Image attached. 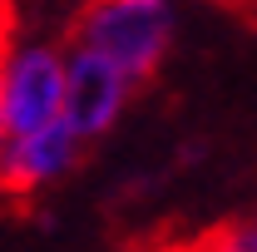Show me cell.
I'll return each instance as SVG.
<instances>
[{"mask_svg": "<svg viewBox=\"0 0 257 252\" xmlns=\"http://www.w3.org/2000/svg\"><path fill=\"white\" fill-rule=\"evenodd\" d=\"M64 84L69 69L55 50L35 45L5 64V139H30L64 119Z\"/></svg>", "mask_w": 257, "mask_h": 252, "instance_id": "cell-2", "label": "cell"}, {"mask_svg": "<svg viewBox=\"0 0 257 252\" xmlns=\"http://www.w3.org/2000/svg\"><path fill=\"white\" fill-rule=\"evenodd\" d=\"M154 252H159V247H154Z\"/></svg>", "mask_w": 257, "mask_h": 252, "instance_id": "cell-9", "label": "cell"}, {"mask_svg": "<svg viewBox=\"0 0 257 252\" xmlns=\"http://www.w3.org/2000/svg\"><path fill=\"white\" fill-rule=\"evenodd\" d=\"M10 30H15V0H0V64L10 55Z\"/></svg>", "mask_w": 257, "mask_h": 252, "instance_id": "cell-6", "label": "cell"}, {"mask_svg": "<svg viewBox=\"0 0 257 252\" xmlns=\"http://www.w3.org/2000/svg\"><path fill=\"white\" fill-rule=\"evenodd\" d=\"M193 242H198V252H257V213H237V218L213 222Z\"/></svg>", "mask_w": 257, "mask_h": 252, "instance_id": "cell-5", "label": "cell"}, {"mask_svg": "<svg viewBox=\"0 0 257 252\" xmlns=\"http://www.w3.org/2000/svg\"><path fill=\"white\" fill-rule=\"evenodd\" d=\"M119 104H124V74L104 55L79 50L69 60V84H64V119H69V129L89 144V139H99L114 124Z\"/></svg>", "mask_w": 257, "mask_h": 252, "instance_id": "cell-4", "label": "cell"}, {"mask_svg": "<svg viewBox=\"0 0 257 252\" xmlns=\"http://www.w3.org/2000/svg\"><path fill=\"white\" fill-rule=\"evenodd\" d=\"M0 149H5V64H0Z\"/></svg>", "mask_w": 257, "mask_h": 252, "instance_id": "cell-7", "label": "cell"}, {"mask_svg": "<svg viewBox=\"0 0 257 252\" xmlns=\"http://www.w3.org/2000/svg\"><path fill=\"white\" fill-rule=\"evenodd\" d=\"M79 144L84 139L69 129V119H55L50 129H40L30 139H5V149H0V193L10 203L30 198L40 183L60 178L64 168L79 158Z\"/></svg>", "mask_w": 257, "mask_h": 252, "instance_id": "cell-3", "label": "cell"}, {"mask_svg": "<svg viewBox=\"0 0 257 252\" xmlns=\"http://www.w3.org/2000/svg\"><path fill=\"white\" fill-rule=\"evenodd\" d=\"M159 252H198V242H168V247H159Z\"/></svg>", "mask_w": 257, "mask_h": 252, "instance_id": "cell-8", "label": "cell"}, {"mask_svg": "<svg viewBox=\"0 0 257 252\" xmlns=\"http://www.w3.org/2000/svg\"><path fill=\"white\" fill-rule=\"evenodd\" d=\"M64 40L104 55L134 89H149L168 50V10L163 0H84Z\"/></svg>", "mask_w": 257, "mask_h": 252, "instance_id": "cell-1", "label": "cell"}]
</instances>
